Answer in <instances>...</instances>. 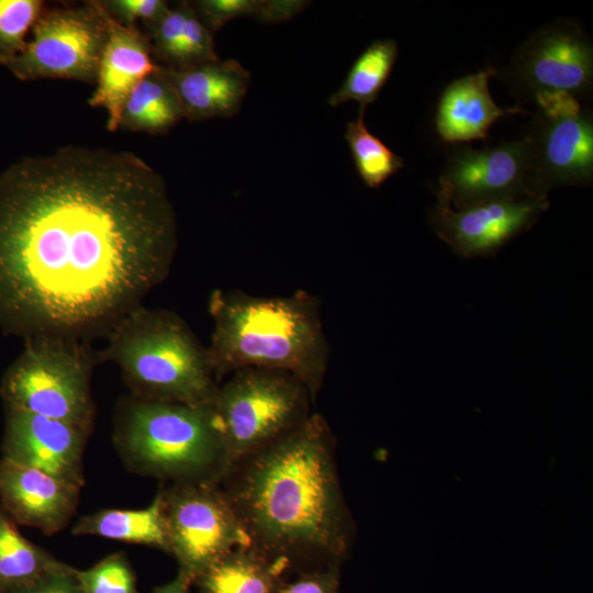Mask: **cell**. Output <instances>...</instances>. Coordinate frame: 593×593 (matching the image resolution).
Segmentation results:
<instances>
[{"mask_svg": "<svg viewBox=\"0 0 593 593\" xmlns=\"http://www.w3.org/2000/svg\"><path fill=\"white\" fill-rule=\"evenodd\" d=\"M177 221L164 178L127 150L68 145L0 174V328L87 339L168 276Z\"/></svg>", "mask_w": 593, "mask_h": 593, "instance_id": "obj_1", "label": "cell"}, {"mask_svg": "<svg viewBox=\"0 0 593 593\" xmlns=\"http://www.w3.org/2000/svg\"><path fill=\"white\" fill-rule=\"evenodd\" d=\"M221 485L250 546L292 571L340 564L348 552L335 440L321 414L233 463Z\"/></svg>", "mask_w": 593, "mask_h": 593, "instance_id": "obj_2", "label": "cell"}, {"mask_svg": "<svg viewBox=\"0 0 593 593\" xmlns=\"http://www.w3.org/2000/svg\"><path fill=\"white\" fill-rule=\"evenodd\" d=\"M209 312L213 329L208 353L217 380L246 368L283 371L316 399L329 358L316 296L306 291L257 296L215 289Z\"/></svg>", "mask_w": 593, "mask_h": 593, "instance_id": "obj_3", "label": "cell"}, {"mask_svg": "<svg viewBox=\"0 0 593 593\" xmlns=\"http://www.w3.org/2000/svg\"><path fill=\"white\" fill-rule=\"evenodd\" d=\"M113 438L130 470L170 483H221L231 468L212 404L131 394L119 403Z\"/></svg>", "mask_w": 593, "mask_h": 593, "instance_id": "obj_4", "label": "cell"}, {"mask_svg": "<svg viewBox=\"0 0 593 593\" xmlns=\"http://www.w3.org/2000/svg\"><path fill=\"white\" fill-rule=\"evenodd\" d=\"M107 338L98 362L115 363L132 395L212 404L220 383L208 347L176 313L141 304L123 315Z\"/></svg>", "mask_w": 593, "mask_h": 593, "instance_id": "obj_5", "label": "cell"}, {"mask_svg": "<svg viewBox=\"0 0 593 593\" xmlns=\"http://www.w3.org/2000/svg\"><path fill=\"white\" fill-rule=\"evenodd\" d=\"M24 339L22 353L1 380L0 394L5 407L92 432L90 378L98 357L80 338L37 335Z\"/></svg>", "mask_w": 593, "mask_h": 593, "instance_id": "obj_6", "label": "cell"}, {"mask_svg": "<svg viewBox=\"0 0 593 593\" xmlns=\"http://www.w3.org/2000/svg\"><path fill=\"white\" fill-rule=\"evenodd\" d=\"M309 389L291 373L246 368L219 384L212 407L231 460L262 449L313 412Z\"/></svg>", "mask_w": 593, "mask_h": 593, "instance_id": "obj_7", "label": "cell"}, {"mask_svg": "<svg viewBox=\"0 0 593 593\" xmlns=\"http://www.w3.org/2000/svg\"><path fill=\"white\" fill-rule=\"evenodd\" d=\"M168 552L194 580L249 537L221 483H169L158 490Z\"/></svg>", "mask_w": 593, "mask_h": 593, "instance_id": "obj_8", "label": "cell"}, {"mask_svg": "<svg viewBox=\"0 0 593 593\" xmlns=\"http://www.w3.org/2000/svg\"><path fill=\"white\" fill-rule=\"evenodd\" d=\"M110 18L99 0L44 8L25 48L7 66L20 80L70 79L94 85Z\"/></svg>", "mask_w": 593, "mask_h": 593, "instance_id": "obj_9", "label": "cell"}, {"mask_svg": "<svg viewBox=\"0 0 593 593\" xmlns=\"http://www.w3.org/2000/svg\"><path fill=\"white\" fill-rule=\"evenodd\" d=\"M528 144L537 192L547 197L562 186H588L593 179V120L567 92H540Z\"/></svg>", "mask_w": 593, "mask_h": 593, "instance_id": "obj_10", "label": "cell"}, {"mask_svg": "<svg viewBox=\"0 0 593 593\" xmlns=\"http://www.w3.org/2000/svg\"><path fill=\"white\" fill-rule=\"evenodd\" d=\"M521 102L540 92H567L578 100L593 83V47L580 25L559 19L534 32L495 75Z\"/></svg>", "mask_w": 593, "mask_h": 593, "instance_id": "obj_11", "label": "cell"}, {"mask_svg": "<svg viewBox=\"0 0 593 593\" xmlns=\"http://www.w3.org/2000/svg\"><path fill=\"white\" fill-rule=\"evenodd\" d=\"M511 198H547L536 190L525 138L481 150L465 145L452 148L439 177L437 199L461 209Z\"/></svg>", "mask_w": 593, "mask_h": 593, "instance_id": "obj_12", "label": "cell"}, {"mask_svg": "<svg viewBox=\"0 0 593 593\" xmlns=\"http://www.w3.org/2000/svg\"><path fill=\"white\" fill-rule=\"evenodd\" d=\"M548 208V198L491 200L461 209L437 199L430 224L456 255L485 257L528 231Z\"/></svg>", "mask_w": 593, "mask_h": 593, "instance_id": "obj_13", "label": "cell"}, {"mask_svg": "<svg viewBox=\"0 0 593 593\" xmlns=\"http://www.w3.org/2000/svg\"><path fill=\"white\" fill-rule=\"evenodd\" d=\"M91 430L5 407L2 458L82 488L83 451Z\"/></svg>", "mask_w": 593, "mask_h": 593, "instance_id": "obj_14", "label": "cell"}, {"mask_svg": "<svg viewBox=\"0 0 593 593\" xmlns=\"http://www.w3.org/2000/svg\"><path fill=\"white\" fill-rule=\"evenodd\" d=\"M80 490L41 470L0 460V506L16 525L45 535L60 532L76 512Z\"/></svg>", "mask_w": 593, "mask_h": 593, "instance_id": "obj_15", "label": "cell"}, {"mask_svg": "<svg viewBox=\"0 0 593 593\" xmlns=\"http://www.w3.org/2000/svg\"><path fill=\"white\" fill-rule=\"evenodd\" d=\"M174 88L184 119L192 122L236 115L247 94L251 75L235 59L175 68L157 65Z\"/></svg>", "mask_w": 593, "mask_h": 593, "instance_id": "obj_16", "label": "cell"}, {"mask_svg": "<svg viewBox=\"0 0 593 593\" xmlns=\"http://www.w3.org/2000/svg\"><path fill=\"white\" fill-rule=\"evenodd\" d=\"M156 67L157 63L144 32L137 27H125L110 18L109 36L100 60L96 88L88 99L90 107L105 110L108 131L119 130L127 96Z\"/></svg>", "mask_w": 593, "mask_h": 593, "instance_id": "obj_17", "label": "cell"}, {"mask_svg": "<svg viewBox=\"0 0 593 593\" xmlns=\"http://www.w3.org/2000/svg\"><path fill=\"white\" fill-rule=\"evenodd\" d=\"M495 75L486 67L450 82L441 92L436 111V131L447 143H461L488 137L492 124L511 114H526L516 104L500 108L489 91V79Z\"/></svg>", "mask_w": 593, "mask_h": 593, "instance_id": "obj_18", "label": "cell"}, {"mask_svg": "<svg viewBox=\"0 0 593 593\" xmlns=\"http://www.w3.org/2000/svg\"><path fill=\"white\" fill-rule=\"evenodd\" d=\"M290 567L253 546L237 547L205 569L193 582L199 593H276Z\"/></svg>", "mask_w": 593, "mask_h": 593, "instance_id": "obj_19", "label": "cell"}, {"mask_svg": "<svg viewBox=\"0 0 593 593\" xmlns=\"http://www.w3.org/2000/svg\"><path fill=\"white\" fill-rule=\"evenodd\" d=\"M76 536L91 535L130 544L145 545L168 552L159 493L141 510H100L78 519Z\"/></svg>", "mask_w": 593, "mask_h": 593, "instance_id": "obj_20", "label": "cell"}, {"mask_svg": "<svg viewBox=\"0 0 593 593\" xmlns=\"http://www.w3.org/2000/svg\"><path fill=\"white\" fill-rule=\"evenodd\" d=\"M183 116L180 101L157 67L130 92L122 108L119 130L160 135Z\"/></svg>", "mask_w": 593, "mask_h": 593, "instance_id": "obj_21", "label": "cell"}, {"mask_svg": "<svg viewBox=\"0 0 593 593\" xmlns=\"http://www.w3.org/2000/svg\"><path fill=\"white\" fill-rule=\"evenodd\" d=\"M63 564L27 540L0 506V593L23 589Z\"/></svg>", "mask_w": 593, "mask_h": 593, "instance_id": "obj_22", "label": "cell"}, {"mask_svg": "<svg viewBox=\"0 0 593 593\" xmlns=\"http://www.w3.org/2000/svg\"><path fill=\"white\" fill-rule=\"evenodd\" d=\"M398 44L384 38L371 42L356 58L340 87L327 99L331 107L356 101L360 109L376 102L398 57Z\"/></svg>", "mask_w": 593, "mask_h": 593, "instance_id": "obj_23", "label": "cell"}, {"mask_svg": "<svg viewBox=\"0 0 593 593\" xmlns=\"http://www.w3.org/2000/svg\"><path fill=\"white\" fill-rule=\"evenodd\" d=\"M365 111L346 126L345 139L350 149L356 170L371 189L380 188L404 165L403 159L372 134L365 122Z\"/></svg>", "mask_w": 593, "mask_h": 593, "instance_id": "obj_24", "label": "cell"}, {"mask_svg": "<svg viewBox=\"0 0 593 593\" xmlns=\"http://www.w3.org/2000/svg\"><path fill=\"white\" fill-rule=\"evenodd\" d=\"M191 4L213 34L235 18L254 16L265 23H278L306 7L305 1L299 0H197Z\"/></svg>", "mask_w": 593, "mask_h": 593, "instance_id": "obj_25", "label": "cell"}, {"mask_svg": "<svg viewBox=\"0 0 593 593\" xmlns=\"http://www.w3.org/2000/svg\"><path fill=\"white\" fill-rule=\"evenodd\" d=\"M42 0H0V66H8L26 46V34L44 10Z\"/></svg>", "mask_w": 593, "mask_h": 593, "instance_id": "obj_26", "label": "cell"}, {"mask_svg": "<svg viewBox=\"0 0 593 593\" xmlns=\"http://www.w3.org/2000/svg\"><path fill=\"white\" fill-rule=\"evenodd\" d=\"M83 593H139L137 579L123 552L111 553L86 570L75 569Z\"/></svg>", "mask_w": 593, "mask_h": 593, "instance_id": "obj_27", "label": "cell"}, {"mask_svg": "<svg viewBox=\"0 0 593 593\" xmlns=\"http://www.w3.org/2000/svg\"><path fill=\"white\" fill-rule=\"evenodd\" d=\"M190 1H179L156 22L145 25L154 60L157 65L172 67L175 65Z\"/></svg>", "mask_w": 593, "mask_h": 593, "instance_id": "obj_28", "label": "cell"}, {"mask_svg": "<svg viewBox=\"0 0 593 593\" xmlns=\"http://www.w3.org/2000/svg\"><path fill=\"white\" fill-rule=\"evenodd\" d=\"M216 59L219 55L215 51L213 33L202 23L190 1L181 43L172 67H188Z\"/></svg>", "mask_w": 593, "mask_h": 593, "instance_id": "obj_29", "label": "cell"}, {"mask_svg": "<svg viewBox=\"0 0 593 593\" xmlns=\"http://www.w3.org/2000/svg\"><path fill=\"white\" fill-rule=\"evenodd\" d=\"M105 13L116 23L135 29L141 21L148 25L159 20L170 8L165 0H99Z\"/></svg>", "mask_w": 593, "mask_h": 593, "instance_id": "obj_30", "label": "cell"}, {"mask_svg": "<svg viewBox=\"0 0 593 593\" xmlns=\"http://www.w3.org/2000/svg\"><path fill=\"white\" fill-rule=\"evenodd\" d=\"M339 564H329L298 571L293 579L289 577L276 593H338Z\"/></svg>", "mask_w": 593, "mask_h": 593, "instance_id": "obj_31", "label": "cell"}, {"mask_svg": "<svg viewBox=\"0 0 593 593\" xmlns=\"http://www.w3.org/2000/svg\"><path fill=\"white\" fill-rule=\"evenodd\" d=\"M13 593H83V591L75 575V568L64 563L36 582Z\"/></svg>", "mask_w": 593, "mask_h": 593, "instance_id": "obj_32", "label": "cell"}, {"mask_svg": "<svg viewBox=\"0 0 593 593\" xmlns=\"http://www.w3.org/2000/svg\"><path fill=\"white\" fill-rule=\"evenodd\" d=\"M191 584L189 579L178 572L172 581L155 588L152 593H190Z\"/></svg>", "mask_w": 593, "mask_h": 593, "instance_id": "obj_33", "label": "cell"}]
</instances>
